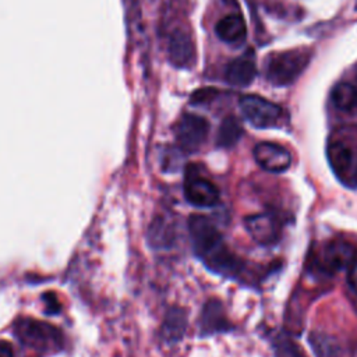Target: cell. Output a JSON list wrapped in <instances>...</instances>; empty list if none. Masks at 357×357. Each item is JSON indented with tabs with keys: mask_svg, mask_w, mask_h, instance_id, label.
<instances>
[{
	"mask_svg": "<svg viewBox=\"0 0 357 357\" xmlns=\"http://www.w3.org/2000/svg\"><path fill=\"white\" fill-rule=\"evenodd\" d=\"M347 283L351 287L353 291L357 293V261L351 264L350 269H349V275H347Z\"/></svg>",
	"mask_w": 357,
	"mask_h": 357,
	"instance_id": "obj_21",
	"label": "cell"
},
{
	"mask_svg": "<svg viewBox=\"0 0 357 357\" xmlns=\"http://www.w3.org/2000/svg\"><path fill=\"white\" fill-rule=\"evenodd\" d=\"M357 255L356 247L346 240H331L325 243L315 257V265L324 273L332 275L350 268Z\"/></svg>",
	"mask_w": 357,
	"mask_h": 357,
	"instance_id": "obj_5",
	"label": "cell"
},
{
	"mask_svg": "<svg viewBox=\"0 0 357 357\" xmlns=\"http://www.w3.org/2000/svg\"><path fill=\"white\" fill-rule=\"evenodd\" d=\"M244 225L251 238L261 245L275 244L280 237V220L271 212L250 215L244 219Z\"/></svg>",
	"mask_w": 357,
	"mask_h": 357,
	"instance_id": "obj_7",
	"label": "cell"
},
{
	"mask_svg": "<svg viewBox=\"0 0 357 357\" xmlns=\"http://www.w3.org/2000/svg\"><path fill=\"white\" fill-rule=\"evenodd\" d=\"M188 231L195 254L211 271L229 278H237L241 273L243 261L229 250L211 219L192 215L188 220Z\"/></svg>",
	"mask_w": 357,
	"mask_h": 357,
	"instance_id": "obj_1",
	"label": "cell"
},
{
	"mask_svg": "<svg viewBox=\"0 0 357 357\" xmlns=\"http://www.w3.org/2000/svg\"><path fill=\"white\" fill-rule=\"evenodd\" d=\"M14 333L20 342L36 353H50L61 347L63 336L53 326L32 318H20L15 322Z\"/></svg>",
	"mask_w": 357,
	"mask_h": 357,
	"instance_id": "obj_3",
	"label": "cell"
},
{
	"mask_svg": "<svg viewBox=\"0 0 357 357\" xmlns=\"http://www.w3.org/2000/svg\"><path fill=\"white\" fill-rule=\"evenodd\" d=\"M310 343L317 357H343L344 351L336 339L325 333H311Z\"/></svg>",
	"mask_w": 357,
	"mask_h": 357,
	"instance_id": "obj_17",
	"label": "cell"
},
{
	"mask_svg": "<svg viewBox=\"0 0 357 357\" xmlns=\"http://www.w3.org/2000/svg\"><path fill=\"white\" fill-rule=\"evenodd\" d=\"M350 183L357 184V156L354 159V165H353V170H351V176H350Z\"/></svg>",
	"mask_w": 357,
	"mask_h": 357,
	"instance_id": "obj_24",
	"label": "cell"
},
{
	"mask_svg": "<svg viewBox=\"0 0 357 357\" xmlns=\"http://www.w3.org/2000/svg\"><path fill=\"white\" fill-rule=\"evenodd\" d=\"M332 102L336 109L346 113L357 112V88L350 82H339L332 89Z\"/></svg>",
	"mask_w": 357,
	"mask_h": 357,
	"instance_id": "obj_15",
	"label": "cell"
},
{
	"mask_svg": "<svg viewBox=\"0 0 357 357\" xmlns=\"http://www.w3.org/2000/svg\"><path fill=\"white\" fill-rule=\"evenodd\" d=\"M326 155H328L329 165L336 173V176L340 180L350 183V176H351V170L356 159V155L351 146L343 139H332L328 144Z\"/></svg>",
	"mask_w": 357,
	"mask_h": 357,
	"instance_id": "obj_10",
	"label": "cell"
},
{
	"mask_svg": "<svg viewBox=\"0 0 357 357\" xmlns=\"http://www.w3.org/2000/svg\"><path fill=\"white\" fill-rule=\"evenodd\" d=\"M243 135L241 123L234 116H227L219 126L216 144L222 148H230L238 142Z\"/></svg>",
	"mask_w": 357,
	"mask_h": 357,
	"instance_id": "obj_16",
	"label": "cell"
},
{
	"mask_svg": "<svg viewBox=\"0 0 357 357\" xmlns=\"http://www.w3.org/2000/svg\"><path fill=\"white\" fill-rule=\"evenodd\" d=\"M218 38L229 45H238L247 36V26L244 18L238 14H229L220 18L215 26Z\"/></svg>",
	"mask_w": 357,
	"mask_h": 357,
	"instance_id": "obj_13",
	"label": "cell"
},
{
	"mask_svg": "<svg viewBox=\"0 0 357 357\" xmlns=\"http://www.w3.org/2000/svg\"><path fill=\"white\" fill-rule=\"evenodd\" d=\"M229 322L225 317L223 312V307L220 304V301L212 298L209 300L204 310H202V315H201V329L202 333H213L218 331H227L229 328Z\"/></svg>",
	"mask_w": 357,
	"mask_h": 357,
	"instance_id": "obj_14",
	"label": "cell"
},
{
	"mask_svg": "<svg viewBox=\"0 0 357 357\" xmlns=\"http://www.w3.org/2000/svg\"><path fill=\"white\" fill-rule=\"evenodd\" d=\"M310 60L311 52L300 47L271 53L265 59V77L273 85H289L301 75Z\"/></svg>",
	"mask_w": 357,
	"mask_h": 357,
	"instance_id": "obj_2",
	"label": "cell"
},
{
	"mask_svg": "<svg viewBox=\"0 0 357 357\" xmlns=\"http://www.w3.org/2000/svg\"><path fill=\"white\" fill-rule=\"evenodd\" d=\"M184 194L190 204L199 208L213 206L219 201V190L216 185L199 174L187 176Z\"/></svg>",
	"mask_w": 357,
	"mask_h": 357,
	"instance_id": "obj_9",
	"label": "cell"
},
{
	"mask_svg": "<svg viewBox=\"0 0 357 357\" xmlns=\"http://www.w3.org/2000/svg\"><path fill=\"white\" fill-rule=\"evenodd\" d=\"M238 105L245 120L257 128L275 127L283 116L279 105L258 95H245L240 99Z\"/></svg>",
	"mask_w": 357,
	"mask_h": 357,
	"instance_id": "obj_4",
	"label": "cell"
},
{
	"mask_svg": "<svg viewBox=\"0 0 357 357\" xmlns=\"http://www.w3.org/2000/svg\"><path fill=\"white\" fill-rule=\"evenodd\" d=\"M174 131L180 148L185 152H194L205 142L209 123L202 116L187 113L178 120Z\"/></svg>",
	"mask_w": 357,
	"mask_h": 357,
	"instance_id": "obj_6",
	"label": "cell"
},
{
	"mask_svg": "<svg viewBox=\"0 0 357 357\" xmlns=\"http://www.w3.org/2000/svg\"><path fill=\"white\" fill-rule=\"evenodd\" d=\"M278 357H305L303 350L287 336H278L275 340Z\"/></svg>",
	"mask_w": 357,
	"mask_h": 357,
	"instance_id": "obj_19",
	"label": "cell"
},
{
	"mask_svg": "<svg viewBox=\"0 0 357 357\" xmlns=\"http://www.w3.org/2000/svg\"><path fill=\"white\" fill-rule=\"evenodd\" d=\"M0 357H14L13 346L6 340H0Z\"/></svg>",
	"mask_w": 357,
	"mask_h": 357,
	"instance_id": "obj_22",
	"label": "cell"
},
{
	"mask_svg": "<svg viewBox=\"0 0 357 357\" xmlns=\"http://www.w3.org/2000/svg\"><path fill=\"white\" fill-rule=\"evenodd\" d=\"M257 75V66L252 52L244 53L243 56L231 60L225 70V78L230 85L247 86Z\"/></svg>",
	"mask_w": 357,
	"mask_h": 357,
	"instance_id": "obj_11",
	"label": "cell"
},
{
	"mask_svg": "<svg viewBox=\"0 0 357 357\" xmlns=\"http://www.w3.org/2000/svg\"><path fill=\"white\" fill-rule=\"evenodd\" d=\"M252 153L255 162L269 173H282L291 165L290 152L275 142H258L254 146Z\"/></svg>",
	"mask_w": 357,
	"mask_h": 357,
	"instance_id": "obj_8",
	"label": "cell"
},
{
	"mask_svg": "<svg viewBox=\"0 0 357 357\" xmlns=\"http://www.w3.org/2000/svg\"><path fill=\"white\" fill-rule=\"evenodd\" d=\"M45 300H47V307H49V310H47V312H50V314H53V312H57L60 308H59V304L57 303H54L56 301V297L52 294L50 297L46 294L45 296Z\"/></svg>",
	"mask_w": 357,
	"mask_h": 357,
	"instance_id": "obj_23",
	"label": "cell"
},
{
	"mask_svg": "<svg viewBox=\"0 0 357 357\" xmlns=\"http://www.w3.org/2000/svg\"><path fill=\"white\" fill-rule=\"evenodd\" d=\"M167 53L170 61L176 67H188L194 60V45L188 33L184 31H174L170 35L169 45H167Z\"/></svg>",
	"mask_w": 357,
	"mask_h": 357,
	"instance_id": "obj_12",
	"label": "cell"
},
{
	"mask_svg": "<svg viewBox=\"0 0 357 357\" xmlns=\"http://www.w3.org/2000/svg\"><path fill=\"white\" fill-rule=\"evenodd\" d=\"M185 326H187L185 314L181 310L173 308L165 319V324L162 328V335H163L165 340L176 342L183 336Z\"/></svg>",
	"mask_w": 357,
	"mask_h": 357,
	"instance_id": "obj_18",
	"label": "cell"
},
{
	"mask_svg": "<svg viewBox=\"0 0 357 357\" xmlns=\"http://www.w3.org/2000/svg\"><path fill=\"white\" fill-rule=\"evenodd\" d=\"M215 95H216L215 88H202L192 95L191 100L192 103H205V102H209Z\"/></svg>",
	"mask_w": 357,
	"mask_h": 357,
	"instance_id": "obj_20",
	"label": "cell"
}]
</instances>
